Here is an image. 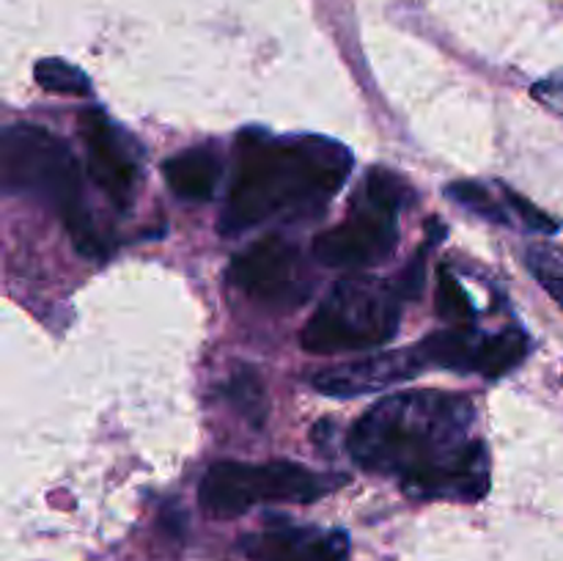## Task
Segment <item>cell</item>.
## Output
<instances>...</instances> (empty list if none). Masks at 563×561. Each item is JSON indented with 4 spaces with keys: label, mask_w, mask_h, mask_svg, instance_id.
<instances>
[{
    "label": "cell",
    "mask_w": 563,
    "mask_h": 561,
    "mask_svg": "<svg viewBox=\"0 0 563 561\" xmlns=\"http://www.w3.org/2000/svg\"><path fill=\"white\" fill-rule=\"evenodd\" d=\"M220 174H223V163H220L218 152L209 146L185 148L163 163V179L170 193L196 204L212 201L220 185Z\"/></svg>",
    "instance_id": "obj_11"
},
{
    "label": "cell",
    "mask_w": 563,
    "mask_h": 561,
    "mask_svg": "<svg viewBox=\"0 0 563 561\" xmlns=\"http://www.w3.org/2000/svg\"><path fill=\"white\" fill-rule=\"evenodd\" d=\"M231 284L262 306H300L311 292L300 251L284 237L269 234L247 245L229 267Z\"/></svg>",
    "instance_id": "obj_7"
},
{
    "label": "cell",
    "mask_w": 563,
    "mask_h": 561,
    "mask_svg": "<svg viewBox=\"0 0 563 561\" xmlns=\"http://www.w3.org/2000/svg\"><path fill=\"white\" fill-rule=\"evenodd\" d=\"M240 544L251 561H350V537L324 528L275 526Z\"/></svg>",
    "instance_id": "obj_10"
},
{
    "label": "cell",
    "mask_w": 563,
    "mask_h": 561,
    "mask_svg": "<svg viewBox=\"0 0 563 561\" xmlns=\"http://www.w3.org/2000/svg\"><path fill=\"white\" fill-rule=\"evenodd\" d=\"M335 482L330 476L302 468L297 462H264V465H247V462H218L207 471L198 501L203 512L220 520L245 515L256 504H311L322 498Z\"/></svg>",
    "instance_id": "obj_6"
},
{
    "label": "cell",
    "mask_w": 563,
    "mask_h": 561,
    "mask_svg": "<svg viewBox=\"0 0 563 561\" xmlns=\"http://www.w3.org/2000/svg\"><path fill=\"white\" fill-rule=\"evenodd\" d=\"M533 97H537L548 110L563 116V69L542 77V80L533 86Z\"/></svg>",
    "instance_id": "obj_19"
},
{
    "label": "cell",
    "mask_w": 563,
    "mask_h": 561,
    "mask_svg": "<svg viewBox=\"0 0 563 561\" xmlns=\"http://www.w3.org/2000/svg\"><path fill=\"white\" fill-rule=\"evenodd\" d=\"M429 366H434V361L427 339H423L418 344L401 346V350H385L372 358H363V361L330 366L324 372L313 374L311 383L319 394L350 399V396L394 388V385L423 374Z\"/></svg>",
    "instance_id": "obj_9"
},
{
    "label": "cell",
    "mask_w": 563,
    "mask_h": 561,
    "mask_svg": "<svg viewBox=\"0 0 563 561\" xmlns=\"http://www.w3.org/2000/svg\"><path fill=\"white\" fill-rule=\"evenodd\" d=\"M412 187L396 170L368 168L350 204V218L313 240L311 253L328 267L363 270L385 262L399 245V212Z\"/></svg>",
    "instance_id": "obj_5"
},
{
    "label": "cell",
    "mask_w": 563,
    "mask_h": 561,
    "mask_svg": "<svg viewBox=\"0 0 563 561\" xmlns=\"http://www.w3.org/2000/svg\"><path fill=\"white\" fill-rule=\"evenodd\" d=\"M445 193H449L451 201L462 204V207L471 209V212L482 215V218L493 220V223L498 226H509V212H506V209L495 201L493 193L484 185H478V182H454V185L445 187Z\"/></svg>",
    "instance_id": "obj_17"
},
{
    "label": "cell",
    "mask_w": 563,
    "mask_h": 561,
    "mask_svg": "<svg viewBox=\"0 0 563 561\" xmlns=\"http://www.w3.org/2000/svg\"><path fill=\"white\" fill-rule=\"evenodd\" d=\"M0 170L5 193H27L53 204L82 256H104V242L82 201V170L64 141L36 124L5 127Z\"/></svg>",
    "instance_id": "obj_3"
},
{
    "label": "cell",
    "mask_w": 563,
    "mask_h": 561,
    "mask_svg": "<svg viewBox=\"0 0 563 561\" xmlns=\"http://www.w3.org/2000/svg\"><path fill=\"white\" fill-rule=\"evenodd\" d=\"M528 350H531V339L520 328H509L495 336H478L473 372L484 374V377H504L526 361Z\"/></svg>",
    "instance_id": "obj_12"
},
{
    "label": "cell",
    "mask_w": 563,
    "mask_h": 561,
    "mask_svg": "<svg viewBox=\"0 0 563 561\" xmlns=\"http://www.w3.org/2000/svg\"><path fill=\"white\" fill-rule=\"evenodd\" d=\"M352 163L350 148L330 138L245 130L218 231L236 237L275 218H313L346 185Z\"/></svg>",
    "instance_id": "obj_2"
},
{
    "label": "cell",
    "mask_w": 563,
    "mask_h": 561,
    "mask_svg": "<svg viewBox=\"0 0 563 561\" xmlns=\"http://www.w3.org/2000/svg\"><path fill=\"white\" fill-rule=\"evenodd\" d=\"M80 138L86 143L88 179L115 207L130 209L141 185V148L135 138L97 108L80 113Z\"/></svg>",
    "instance_id": "obj_8"
},
{
    "label": "cell",
    "mask_w": 563,
    "mask_h": 561,
    "mask_svg": "<svg viewBox=\"0 0 563 561\" xmlns=\"http://www.w3.org/2000/svg\"><path fill=\"white\" fill-rule=\"evenodd\" d=\"M476 407L449 391H401L374 402L350 432L352 460L396 476L421 501L476 504L489 490V457L473 438Z\"/></svg>",
    "instance_id": "obj_1"
},
{
    "label": "cell",
    "mask_w": 563,
    "mask_h": 561,
    "mask_svg": "<svg viewBox=\"0 0 563 561\" xmlns=\"http://www.w3.org/2000/svg\"><path fill=\"white\" fill-rule=\"evenodd\" d=\"M438 314L449 322L465 324V328H471V322L476 319V308H473L467 292L462 289L460 278L451 273V267H440L438 273Z\"/></svg>",
    "instance_id": "obj_15"
},
{
    "label": "cell",
    "mask_w": 563,
    "mask_h": 561,
    "mask_svg": "<svg viewBox=\"0 0 563 561\" xmlns=\"http://www.w3.org/2000/svg\"><path fill=\"white\" fill-rule=\"evenodd\" d=\"M500 190H504V201L509 204L511 212L520 215V220L531 231H539V234H555V231L561 229L559 220L550 218L548 212H542V209H539L537 204H531V201H528V198H522L520 193H515V190H511V187H506V185L500 187Z\"/></svg>",
    "instance_id": "obj_18"
},
{
    "label": "cell",
    "mask_w": 563,
    "mask_h": 561,
    "mask_svg": "<svg viewBox=\"0 0 563 561\" xmlns=\"http://www.w3.org/2000/svg\"><path fill=\"white\" fill-rule=\"evenodd\" d=\"M526 267L563 308V248L550 245V242H531L526 248Z\"/></svg>",
    "instance_id": "obj_14"
},
{
    "label": "cell",
    "mask_w": 563,
    "mask_h": 561,
    "mask_svg": "<svg viewBox=\"0 0 563 561\" xmlns=\"http://www.w3.org/2000/svg\"><path fill=\"white\" fill-rule=\"evenodd\" d=\"M229 399L234 402L236 410L242 413V416L251 418L253 424H262L264 418H267V402H264V385L262 380L256 377V372H251V369H240V372L234 374V380L229 383Z\"/></svg>",
    "instance_id": "obj_16"
},
{
    "label": "cell",
    "mask_w": 563,
    "mask_h": 561,
    "mask_svg": "<svg viewBox=\"0 0 563 561\" xmlns=\"http://www.w3.org/2000/svg\"><path fill=\"white\" fill-rule=\"evenodd\" d=\"M33 77L44 91L58 94V97H91V80L86 72L64 58H42L33 66Z\"/></svg>",
    "instance_id": "obj_13"
},
{
    "label": "cell",
    "mask_w": 563,
    "mask_h": 561,
    "mask_svg": "<svg viewBox=\"0 0 563 561\" xmlns=\"http://www.w3.org/2000/svg\"><path fill=\"white\" fill-rule=\"evenodd\" d=\"M405 300L399 284L368 273L344 275L302 328V346L313 355L385 346L399 330Z\"/></svg>",
    "instance_id": "obj_4"
}]
</instances>
